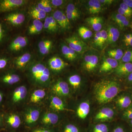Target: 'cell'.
<instances>
[{"instance_id": "obj_45", "label": "cell", "mask_w": 132, "mask_h": 132, "mask_svg": "<svg viewBox=\"0 0 132 132\" xmlns=\"http://www.w3.org/2000/svg\"><path fill=\"white\" fill-rule=\"evenodd\" d=\"M120 7L123 10H125L126 12H127V13L131 15L132 16V9L131 8L129 7L126 4H125L124 3H122L120 4Z\"/></svg>"}, {"instance_id": "obj_27", "label": "cell", "mask_w": 132, "mask_h": 132, "mask_svg": "<svg viewBox=\"0 0 132 132\" xmlns=\"http://www.w3.org/2000/svg\"><path fill=\"white\" fill-rule=\"evenodd\" d=\"M6 122L10 127L13 129H16L20 127L21 120L19 116L11 114L8 117Z\"/></svg>"}, {"instance_id": "obj_18", "label": "cell", "mask_w": 132, "mask_h": 132, "mask_svg": "<svg viewBox=\"0 0 132 132\" xmlns=\"http://www.w3.org/2000/svg\"><path fill=\"white\" fill-rule=\"evenodd\" d=\"M27 94V88L24 86L15 88L13 93L12 100L14 103H17L25 98Z\"/></svg>"}, {"instance_id": "obj_2", "label": "cell", "mask_w": 132, "mask_h": 132, "mask_svg": "<svg viewBox=\"0 0 132 132\" xmlns=\"http://www.w3.org/2000/svg\"><path fill=\"white\" fill-rule=\"evenodd\" d=\"M30 73L33 80L39 85H47L50 81V71L42 63L33 64L30 68Z\"/></svg>"}, {"instance_id": "obj_1", "label": "cell", "mask_w": 132, "mask_h": 132, "mask_svg": "<svg viewBox=\"0 0 132 132\" xmlns=\"http://www.w3.org/2000/svg\"><path fill=\"white\" fill-rule=\"evenodd\" d=\"M120 91L119 85L115 81L103 80L95 86V96L99 104H106L114 98Z\"/></svg>"}, {"instance_id": "obj_19", "label": "cell", "mask_w": 132, "mask_h": 132, "mask_svg": "<svg viewBox=\"0 0 132 132\" xmlns=\"http://www.w3.org/2000/svg\"><path fill=\"white\" fill-rule=\"evenodd\" d=\"M90 110V103L87 101H84L81 103L77 109V116L80 119H85L89 114Z\"/></svg>"}, {"instance_id": "obj_24", "label": "cell", "mask_w": 132, "mask_h": 132, "mask_svg": "<svg viewBox=\"0 0 132 132\" xmlns=\"http://www.w3.org/2000/svg\"><path fill=\"white\" fill-rule=\"evenodd\" d=\"M112 19L121 29L128 27L130 24V22L127 18L119 13L114 14L112 15Z\"/></svg>"}, {"instance_id": "obj_57", "label": "cell", "mask_w": 132, "mask_h": 132, "mask_svg": "<svg viewBox=\"0 0 132 132\" xmlns=\"http://www.w3.org/2000/svg\"><path fill=\"white\" fill-rule=\"evenodd\" d=\"M125 43L126 46H129L132 47V36L130 40L128 41L127 42Z\"/></svg>"}, {"instance_id": "obj_38", "label": "cell", "mask_w": 132, "mask_h": 132, "mask_svg": "<svg viewBox=\"0 0 132 132\" xmlns=\"http://www.w3.org/2000/svg\"><path fill=\"white\" fill-rule=\"evenodd\" d=\"M79 129L75 125L72 124L66 125L62 130V132H80Z\"/></svg>"}, {"instance_id": "obj_44", "label": "cell", "mask_w": 132, "mask_h": 132, "mask_svg": "<svg viewBox=\"0 0 132 132\" xmlns=\"http://www.w3.org/2000/svg\"><path fill=\"white\" fill-rule=\"evenodd\" d=\"M101 39V31L96 32L94 35V43L97 47H100Z\"/></svg>"}, {"instance_id": "obj_28", "label": "cell", "mask_w": 132, "mask_h": 132, "mask_svg": "<svg viewBox=\"0 0 132 132\" xmlns=\"http://www.w3.org/2000/svg\"><path fill=\"white\" fill-rule=\"evenodd\" d=\"M31 57V54L29 53H26L19 56L15 61V64L18 68H23L30 61Z\"/></svg>"}, {"instance_id": "obj_52", "label": "cell", "mask_w": 132, "mask_h": 132, "mask_svg": "<svg viewBox=\"0 0 132 132\" xmlns=\"http://www.w3.org/2000/svg\"><path fill=\"white\" fill-rule=\"evenodd\" d=\"M112 132H125V131L123 127L118 126L116 127Z\"/></svg>"}, {"instance_id": "obj_36", "label": "cell", "mask_w": 132, "mask_h": 132, "mask_svg": "<svg viewBox=\"0 0 132 132\" xmlns=\"http://www.w3.org/2000/svg\"><path fill=\"white\" fill-rule=\"evenodd\" d=\"M108 126L104 123H100L94 126L92 132H108Z\"/></svg>"}, {"instance_id": "obj_51", "label": "cell", "mask_w": 132, "mask_h": 132, "mask_svg": "<svg viewBox=\"0 0 132 132\" xmlns=\"http://www.w3.org/2000/svg\"><path fill=\"white\" fill-rule=\"evenodd\" d=\"M132 36V34H127L125 35V37H124V43L127 42L130 39H131Z\"/></svg>"}, {"instance_id": "obj_59", "label": "cell", "mask_w": 132, "mask_h": 132, "mask_svg": "<svg viewBox=\"0 0 132 132\" xmlns=\"http://www.w3.org/2000/svg\"><path fill=\"white\" fill-rule=\"evenodd\" d=\"M130 124H131V126L132 127V119L131 120H130Z\"/></svg>"}, {"instance_id": "obj_55", "label": "cell", "mask_w": 132, "mask_h": 132, "mask_svg": "<svg viewBox=\"0 0 132 132\" xmlns=\"http://www.w3.org/2000/svg\"><path fill=\"white\" fill-rule=\"evenodd\" d=\"M127 80L128 82L132 85V73L128 76Z\"/></svg>"}, {"instance_id": "obj_26", "label": "cell", "mask_w": 132, "mask_h": 132, "mask_svg": "<svg viewBox=\"0 0 132 132\" xmlns=\"http://www.w3.org/2000/svg\"><path fill=\"white\" fill-rule=\"evenodd\" d=\"M50 106L52 109L56 111H63L66 109L62 101L56 96L52 97L50 101Z\"/></svg>"}, {"instance_id": "obj_10", "label": "cell", "mask_w": 132, "mask_h": 132, "mask_svg": "<svg viewBox=\"0 0 132 132\" xmlns=\"http://www.w3.org/2000/svg\"><path fill=\"white\" fill-rule=\"evenodd\" d=\"M48 64L50 68L55 72L61 71L67 65L62 59L58 57H52L50 59Z\"/></svg>"}, {"instance_id": "obj_17", "label": "cell", "mask_w": 132, "mask_h": 132, "mask_svg": "<svg viewBox=\"0 0 132 132\" xmlns=\"http://www.w3.org/2000/svg\"><path fill=\"white\" fill-rule=\"evenodd\" d=\"M115 72L120 76H128L132 73V63H122L115 69Z\"/></svg>"}, {"instance_id": "obj_21", "label": "cell", "mask_w": 132, "mask_h": 132, "mask_svg": "<svg viewBox=\"0 0 132 132\" xmlns=\"http://www.w3.org/2000/svg\"><path fill=\"white\" fill-rule=\"evenodd\" d=\"M117 106L121 109H126L131 106L132 103L131 98L127 95H123L116 100Z\"/></svg>"}, {"instance_id": "obj_20", "label": "cell", "mask_w": 132, "mask_h": 132, "mask_svg": "<svg viewBox=\"0 0 132 132\" xmlns=\"http://www.w3.org/2000/svg\"><path fill=\"white\" fill-rule=\"evenodd\" d=\"M107 42L109 44L115 43L118 40L120 35V33L117 28L113 26H110L108 28Z\"/></svg>"}, {"instance_id": "obj_42", "label": "cell", "mask_w": 132, "mask_h": 132, "mask_svg": "<svg viewBox=\"0 0 132 132\" xmlns=\"http://www.w3.org/2000/svg\"><path fill=\"white\" fill-rule=\"evenodd\" d=\"M49 18L50 22L52 26L53 31V32H55L58 29L59 25L53 16H49Z\"/></svg>"}, {"instance_id": "obj_48", "label": "cell", "mask_w": 132, "mask_h": 132, "mask_svg": "<svg viewBox=\"0 0 132 132\" xmlns=\"http://www.w3.org/2000/svg\"><path fill=\"white\" fill-rule=\"evenodd\" d=\"M118 13L119 14L121 15H123V16H125L127 18H130L131 16L130 14L126 12L125 10H123L120 7L118 9Z\"/></svg>"}, {"instance_id": "obj_34", "label": "cell", "mask_w": 132, "mask_h": 132, "mask_svg": "<svg viewBox=\"0 0 132 132\" xmlns=\"http://www.w3.org/2000/svg\"><path fill=\"white\" fill-rule=\"evenodd\" d=\"M78 32L80 36L84 39H89L92 37L93 35L92 31L84 26H82L79 28Z\"/></svg>"}, {"instance_id": "obj_58", "label": "cell", "mask_w": 132, "mask_h": 132, "mask_svg": "<svg viewBox=\"0 0 132 132\" xmlns=\"http://www.w3.org/2000/svg\"><path fill=\"white\" fill-rule=\"evenodd\" d=\"M3 94L2 93H0V103L2 102L3 100Z\"/></svg>"}, {"instance_id": "obj_3", "label": "cell", "mask_w": 132, "mask_h": 132, "mask_svg": "<svg viewBox=\"0 0 132 132\" xmlns=\"http://www.w3.org/2000/svg\"><path fill=\"white\" fill-rule=\"evenodd\" d=\"M65 41L69 46L77 53H83L88 49V45L77 36H69Z\"/></svg>"}, {"instance_id": "obj_40", "label": "cell", "mask_w": 132, "mask_h": 132, "mask_svg": "<svg viewBox=\"0 0 132 132\" xmlns=\"http://www.w3.org/2000/svg\"><path fill=\"white\" fill-rule=\"evenodd\" d=\"M123 116L126 119H132V106L125 109L123 112Z\"/></svg>"}, {"instance_id": "obj_46", "label": "cell", "mask_w": 132, "mask_h": 132, "mask_svg": "<svg viewBox=\"0 0 132 132\" xmlns=\"http://www.w3.org/2000/svg\"><path fill=\"white\" fill-rule=\"evenodd\" d=\"M52 46V45H50L46 47L39 49L40 53L41 54L43 55L47 54L49 53Z\"/></svg>"}, {"instance_id": "obj_8", "label": "cell", "mask_w": 132, "mask_h": 132, "mask_svg": "<svg viewBox=\"0 0 132 132\" xmlns=\"http://www.w3.org/2000/svg\"><path fill=\"white\" fill-rule=\"evenodd\" d=\"M52 90L55 94L61 97H67L69 94L68 84L62 80L57 81L53 87Z\"/></svg>"}, {"instance_id": "obj_62", "label": "cell", "mask_w": 132, "mask_h": 132, "mask_svg": "<svg viewBox=\"0 0 132 132\" xmlns=\"http://www.w3.org/2000/svg\"></svg>"}, {"instance_id": "obj_11", "label": "cell", "mask_w": 132, "mask_h": 132, "mask_svg": "<svg viewBox=\"0 0 132 132\" xmlns=\"http://www.w3.org/2000/svg\"><path fill=\"white\" fill-rule=\"evenodd\" d=\"M25 16L21 13H15L10 14L6 16L5 20L14 26L21 25L25 21Z\"/></svg>"}, {"instance_id": "obj_7", "label": "cell", "mask_w": 132, "mask_h": 132, "mask_svg": "<svg viewBox=\"0 0 132 132\" xmlns=\"http://www.w3.org/2000/svg\"><path fill=\"white\" fill-rule=\"evenodd\" d=\"M53 16L56 20L58 25L62 29L68 30L70 28V21L63 11L56 10L54 13Z\"/></svg>"}, {"instance_id": "obj_47", "label": "cell", "mask_w": 132, "mask_h": 132, "mask_svg": "<svg viewBox=\"0 0 132 132\" xmlns=\"http://www.w3.org/2000/svg\"><path fill=\"white\" fill-rule=\"evenodd\" d=\"M50 2L52 6L54 7H59L63 5L64 1L62 0H52L50 1Z\"/></svg>"}, {"instance_id": "obj_29", "label": "cell", "mask_w": 132, "mask_h": 132, "mask_svg": "<svg viewBox=\"0 0 132 132\" xmlns=\"http://www.w3.org/2000/svg\"><path fill=\"white\" fill-rule=\"evenodd\" d=\"M46 92L43 89H38L33 92L30 98V101L32 103L39 102L45 97Z\"/></svg>"}, {"instance_id": "obj_16", "label": "cell", "mask_w": 132, "mask_h": 132, "mask_svg": "<svg viewBox=\"0 0 132 132\" xmlns=\"http://www.w3.org/2000/svg\"><path fill=\"white\" fill-rule=\"evenodd\" d=\"M87 9L91 14H96L102 10V5L99 0H90L87 3Z\"/></svg>"}, {"instance_id": "obj_30", "label": "cell", "mask_w": 132, "mask_h": 132, "mask_svg": "<svg viewBox=\"0 0 132 132\" xmlns=\"http://www.w3.org/2000/svg\"><path fill=\"white\" fill-rule=\"evenodd\" d=\"M20 78L18 75L15 74H8L3 76L2 81L6 84L10 85H13L19 82Z\"/></svg>"}, {"instance_id": "obj_43", "label": "cell", "mask_w": 132, "mask_h": 132, "mask_svg": "<svg viewBox=\"0 0 132 132\" xmlns=\"http://www.w3.org/2000/svg\"><path fill=\"white\" fill-rule=\"evenodd\" d=\"M52 45V41L50 40H45L41 41L38 44V47L39 49L43 48L50 46V45Z\"/></svg>"}, {"instance_id": "obj_31", "label": "cell", "mask_w": 132, "mask_h": 132, "mask_svg": "<svg viewBox=\"0 0 132 132\" xmlns=\"http://www.w3.org/2000/svg\"><path fill=\"white\" fill-rule=\"evenodd\" d=\"M30 14L34 20L36 19L40 20L46 18V13L37 7L31 10Z\"/></svg>"}, {"instance_id": "obj_13", "label": "cell", "mask_w": 132, "mask_h": 132, "mask_svg": "<svg viewBox=\"0 0 132 132\" xmlns=\"http://www.w3.org/2000/svg\"><path fill=\"white\" fill-rule=\"evenodd\" d=\"M66 15L69 21H74L80 17V13L78 8L73 3H69L66 8Z\"/></svg>"}, {"instance_id": "obj_60", "label": "cell", "mask_w": 132, "mask_h": 132, "mask_svg": "<svg viewBox=\"0 0 132 132\" xmlns=\"http://www.w3.org/2000/svg\"><path fill=\"white\" fill-rule=\"evenodd\" d=\"M130 27H131V28L132 29V22L131 24V25H130Z\"/></svg>"}, {"instance_id": "obj_37", "label": "cell", "mask_w": 132, "mask_h": 132, "mask_svg": "<svg viewBox=\"0 0 132 132\" xmlns=\"http://www.w3.org/2000/svg\"><path fill=\"white\" fill-rule=\"evenodd\" d=\"M121 61L123 63H132V50H127L125 52Z\"/></svg>"}, {"instance_id": "obj_49", "label": "cell", "mask_w": 132, "mask_h": 132, "mask_svg": "<svg viewBox=\"0 0 132 132\" xmlns=\"http://www.w3.org/2000/svg\"><path fill=\"white\" fill-rule=\"evenodd\" d=\"M102 5L109 6L112 5L115 1L113 0H99Z\"/></svg>"}, {"instance_id": "obj_32", "label": "cell", "mask_w": 132, "mask_h": 132, "mask_svg": "<svg viewBox=\"0 0 132 132\" xmlns=\"http://www.w3.org/2000/svg\"><path fill=\"white\" fill-rule=\"evenodd\" d=\"M69 84L75 89H77L80 86L81 79L80 76L77 74L73 75L68 78Z\"/></svg>"}, {"instance_id": "obj_22", "label": "cell", "mask_w": 132, "mask_h": 132, "mask_svg": "<svg viewBox=\"0 0 132 132\" xmlns=\"http://www.w3.org/2000/svg\"><path fill=\"white\" fill-rule=\"evenodd\" d=\"M61 50L64 57L68 60L73 61L78 57L77 53L66 44L62 45Z\"/></svg>"}, {"instance_id": "obj_56", "label": "cell", "mask_w": 132, "mask_h": 132, "mask_svg": "<svg viewBox=\"0 0 132 132\" xmlns=\"http://www.w3.org/2000/svg\"><path fill=\"white\" fill-rule=\"evenodd\" d=\"M3 38V31L1 25L0 23V42L2 40Z\"/></svg>"}, {"instance_id": "obj_14", "label": "cell", "mask_w": 132, "mask_h": 132, "mask_svg": "<svg viewBox=\"0 0 132 132\" xmlns=\"http://www.w3.org/2000/svg\"><path fill=\"white\" fill-rule=\"evenodd\" d=\"M86 22L94 31L98 32L101 31L103 24V19L100 16H93L86 19Z\"/></svg>"}, {"instance_id": "obj_9", "label": "cell", "mask_w": 132, "mask_h": 132, "mask_svg": "<svg viewBox=\"0 0 132 132\" xmlns=\"http://www.w3.org/2000/svg\"><path fill=\"white\" fill-rule=\"evenodd\" d=\"M118 65V61L110 57L106 58L101 65L99 72L102 73L108 72L113 69H115Z\"/></svg>"}, {"instance_id": "obj_6", "label": "cell", "mask_w": 132, "mask_h": 132, "mask_svg": "<svg viewBox=\"0 0 132 132\" xmlns=\"http://www.w3.org/2000/svg\"><path fill=\"white\" fill-rule=\"evenodd\" d=\"M114 112L112 109L109 107L102 108L95 116L94 120L99 122L108 121L112 119L114 117Z\"/></svg>"}, {"instance_id": "obj_33", "label": "cell", "mask_w": 132, "mask_h": 132, "mask_svg": "<svg viewBox=\"0 0 132 132\" xmlns=\"http://www.w3.org/2000/svg\"><path fill=\"white\" fill-rule=\"evenodd\" d=\"M124 54L123 50L120 48L112 49L108 52V55L109 57L117 61L122 59Z\"/></svg>"}, {"instance_id": "obj_15", "label": "cell", "mask_w": 132, "mask_h": 132, "mask_svg": "<svg viewBox=\"0 0 132 132\" xmlns=\"http://www.w3.org/2000/svg\"><path fill=\"white\" fill-rule=\"evenodd\" d=\"M39 116L40 112L38 109H32L28 111L25 114V121L29 126H32L37 121Z\"/></svg>"}, {"instance_id": "obj_4", "label": "cell", "mask_w": 132, "mask_h": 132, "mask_svg": "<svg viewBox=\"0 0 132 132\" xmlns=\"http://www.w3.org/2000/svg\"><path fill=\"white\" fill-rule=\"evenodd\" d=\"M99 57L94 53L87 54L84 56L82 67L85 71L92 72L95 71L99 64Z\"/></svg>"}, {"instance_id": "obj_25", "label": "cell", "mask_w": 132, "mask_h": 132, "mask_svg": "<svg viewBox=\"0 0 132 132\" xmlns=\"http://www.w3.org/2000/svg\"><path fill=\"white\" fill-rule=\"evenodd\" d=\"M43 28V24L41 21L35 19L29 28V34L31 35L36 34L40 32Z\"/></svg>"}, {"instance_id": "obj_50", "label": "cell", "mask_w": 132, "mask_h": 132, "mask_svg": "<svg viewBox=\"0 0 132 132\" xmlns=\"http://www.w3.org/2000/svg\"><path fill=\"white\" fill-rule=\"evenodd\" d=\"M7 64V61L5 59H0V69L4 68Z\"/></svg>"}, {"instance_id": "obj_61", "label": "cell", "mask_w": 132, "mask_h": 132, "mask_svg": "<svg viewBox=\"0 0 132 132\" xmlns=\"http://www.w3.org/2000/svg\"><path fill=\"white\" fill-rule=\"evenodd\" d=\"M1 119H0V125H1Z\"/></svg>"}, {"instance_id": "obj_23", "label": "cell", "mask_w": 132, "mask_h": 132, "mask_svg": "<svg viewBox=\"0 0 132 132\" xmlns=\"http://www.w3.org/2000/svg\"><path fill=\"white\" fill-rule=\"evenodd\" d=\"M59 120V116L54 113L49 112L43 115L42 121L45 125H53L57 124Z\"/></svg>"}, {"instance_id": "obj_41", "label": "cell", "mask_w": 132, "mask_h": 132, "mask_svg": "<svg viewBox=\"0 0 132 132\" xmlns=\"http://www.w3.org/2000/svg\"><path fill=\"white\" fill-rule=\"evenodd\" d=\"M43 27L47 31L53 32L52 26L50 22L49 16H47L45 18V22L43 24Z\"/></svg>"}, {"instance_id": "obj_54", "label": "cell", "mask_w": 132, "mask_h": 132, "mask_svg": "<svg viewBox=\"0 0 132 132\" xmlns=\"http://www.w3.org/2000/svg\"><path fill=\"white\" fill-rule=\"evenodd\" d=\"M33 132H52L50 130L45 129H38L34 130Z\"/></svg>"}, {"instance_id": "obj_39", "label": "cell", "mask_w": 132, "mask_h": 132, "mask_svg": "<svg viewBox=\"0 0 132 132\" xmlns=\"http://www.w3.org/2000/svg\"><path fill=\"white\" fill-rule=\"evenodd\" d=\"M101 31V39L100 42V47L102 48L105 43L107 42L108 33L105 30H102Z\"/></svg>"}, {"instance_id": "obj_5", "label": "cell", "mask_w": 132, "mask_h": 132, "mask_svg": "<svg viewBox=\"0 0 132 132\" xmlns=\"http://www.w3.org/2000/svg\"><path fill=\"white\" fill-rule=\"evenodd\" d=\"M26 1L23 0H4L0 2V11L7 12L11 11L23 6Z\"/></svg>"}, {"instance_id": "obj_12", "label": "cell", "mask_w": 132, "mask_h": 132, "mask_svg": "<svg viewBox=\"0 0 132 132\" xmlns=\"http://www.w3.org/2000/svg\"><path fill=\"white\" fill-rule=\"evenodd\" d=\"M27 38L24 36H20L13 41L10 45V49L12 51L17 52L20 51L27 45Z\"/></svg>"}, {"instance_id": "obj_53", "label": "cell", "mask_w": 132, "mask_h": 132, "mask_svg": "<svg viewBox=\"0 0 132 132\" xmlns=\"http://www.w3.org/2000/svg\"><path fill=\"white\" fill-rule=\"evenodd\" d=\"M123 2L132 9V0H124Z\"/></svg>"}, {"instance_id": "obj_35", "label": "cell", "mask_w": 132, "mask_h": 132, "mask_svg": "<svg viewBox=\"0 0 132 132\" xmlns=\"http://www.w3.org/2000/svg\"><path fill=\"white\" fill-rule=\"evenodd\" d=\"M38 7L46 13H49L52 11V5L50 1L47 0L41 1L38 3Z\"/></svg>"}]
</instances>
